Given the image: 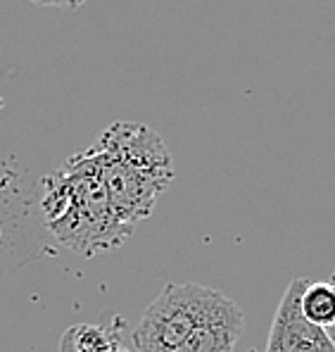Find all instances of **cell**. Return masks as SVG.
I'll use <instances>...</instances> for the list:
<instances>
[{
	"label": "cell",
	"mask_w": 335,
	"mask_h": 352,
	"mask_svg": "<svg viewBox=\"0 0 335 352\" xmlns=\"http://www.w3.org/2000/svg\"><path fill=\"white\" fill-rule=\"evenodd\" d=\"M41 212L55 241L84 260L117 250L133 234L112 207L100 162L91 148L43 176Z\"/></svg>",
	"instance_id": "cell-1"
},
{
	"label": "cell",
	"mask_w": 335,
	"mask_h": 352,
	"mask_svg": "<svg viewBox=\"0 0 335 352\" xmlns=\"http://www.w3.org/2000/svg\"><path fill=\"white\" fill-rule=\"evenodd\" d=\"M100 162L112 207L122 224L136 229L174 181V160L154 129L136 122H115L91 146Z\"/></svg>",
	"instance_id": "cell-2"
},
{
	"label": "cell",
	"mask_w": 335,
	"mask_h": 352,
	"mask_svg": "<svg viewBox=\"0 0 335 352\" xmlns=\"http://www.w3.org/2000/svg\"><path fill=\"white\" fill-rule=\"evenodd\" d=\"M216 293V288L200 283H167L133 329V348L138 352H178L209 312Z\"/></svg>",
	"instance_id": "cell-3"
},
{
	"label": "cell",
	"mask_w": 335,
	"mask_h": 352,
	"mask_svg": "<svg viewBox=\"0 0 335 352\" xmlns=\"http://www.w3.org/2000/svg\"><path fill=\"white\" fill-rule=\"evenodd\" d=\"M307 278H292L276 309L264 352H335L326 329L314 326L302 314L300 300L307 288Z\"/></svg>",
	"instance_id": "cell-4"
},
{
	"label": "cell",
	"mask_w": 335,
	"mask_h": 352,
	"mask_svg": "<svg viewBox=\"0 0 335 352\" xmlns=\"http://www.w3.org/2000/svg\"><path fill=\"white\" fill-rule=\"evenodd\" d=\"M245 331V314L238 302L224 293H216L212 307L195 326L178 352H233Z\"/></svg>",
	"instance_id": "cell-5"
},
{
	"label": "cell",
	"mask_w": 335,
	"mask_h": 352,
	"mask_svg": "<svg viewBox=\"0 0 335 352\" xmlns=\"http://www.w3.org/2000/svg\"><path fill=\"white\" fill-rule=\"evenodd\" d=\"M302 314L312 322L314 326L321 329H331L335 326V283L328 281H312L307 283L305 293L300 300Z\"/></svg>",
	"instance_id": "cell-6"
},
{
	"label": "cell",
	"mask_w": 335,
	"mask_h": 352,
	"mask_svg": "<svg viewBox=\"0 0 335 352\" xmlns=\"http://www.w3.org/2000/svg\"><path fill=\"white\" fill-rule=\"evenodd\" d=\"M117 336L119 333H112L105 326L76 324L65 331L60 340V352H107Z\"/></svg>",
	"instance_id": "cell-7"
},
{
	"label": "cell",
	"mask_w": 335,
	"mask_h": 352,
	"mask_svg": "<svg viewBox=\"0 0 335 352\" xmlns=\"http://www.w3.org/2000/svg\"><path fill=\"white\" fill-rule=\"evenodd\" d=\"M34 5H41V8H60V10H76L86 3V0H29Z\"/></svg>",
	"instance_id": "cell-8"
},
{
	"label": "cell",
	"mask_w": 335,
	"mask_h": 352,
	"mask_svg": "<svg viewBox=\"0 0 335 352\" xmlns=\"http://www.w3.org/2000/svg\"><path fill=\"white\" fill-rule=\"evenodd\" d=\"M107 352H131V350H126V348H124V343L119 340V336H117V338L112 340V345H110V348H107Z\"/></svg>",
	"instance_id": "cell-9"
},
{
	"label": "cell",
	"mask_w": 335,
	"mask_h": 352,
	"mask_svg": "<svg viewBox=\"0 0 335 352\" xmlns=\"http://www.w3.org/2000/svg\"><path fill=\"white\" fill-rule=\"evenodd\" d=\"M331 281L335 283V272L331 274ZM328 336H331V340H333V345H335V326H331V329H328Z\"/></svg>",
	"instance_id": "cell-10"
}]
</instances>
